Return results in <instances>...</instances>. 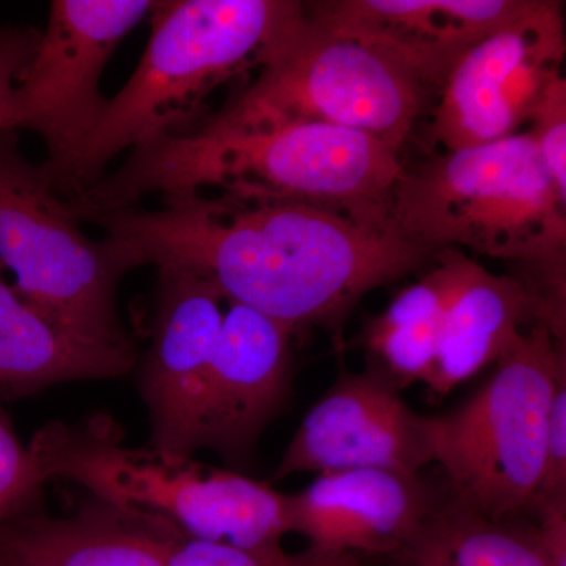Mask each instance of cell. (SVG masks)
<instances>
[{
  "instance_id": "8fae6325",
  "label": "cell",
  "mask_w": 566,
  "mask_h": 566,
  "mask_svg": "<svg viewBox=\"0 0 566 566\" xmlns=\"http://www.w3.org/2000/svg\"><path fill=\"white\" fill-rule=\"evenodd\" d=\"M433 463V417L412 411L394 379L374 363L335 379L305 415L274 479L352 469L419 475Z\"/></svg>"
},
{
  "instance_id": "277c9868",
  "label": "cell",
  "mask_w": 566,
  "mask_h": 566,
  "mask_svg": "<svg viewBox=\"0 0 566 566\" xmlns=\"http://www.w3.org/2000/svg\"><path fill=\"white\" fill-rule=\"evenodd\" d=\"M389 221L433 251L468 249L526 264L524 281L547 308L565 312L566 199L527 132L403 169Z\"/></svg>"
},
{
  "instance_id": "ffe728a7",
  "label": "cell",
  "mask_w": 566,
  "mask_h": 566,
  "mask_svg": "<svg viewBox=\"0 0 566 566\" xmlns=\"http://www.w3.org/2000/svg\"><path fill=\"white\" fill-rule=\"evenodd\" d=\"M452 294V275L431 264L419 281L394 297L368 326L367 348L375 364L400 387L427 381L438 353L439 327Z\"/></svg>"
},
{
  "instance_id": "cb8c5ba5",
  "label": "cell",
  "mask_w": 566,
  "mask_h": 566,
  "mask_svg": "<svg viewBox=\"0 0 566 566\" xmlns=\"http://www.w3.org/2000/svg\"><path fill=\"white\" fill-rule=\"evenodd\" d=\"M566 494V368L558 375L547 419L545 471L534 499ZM532 499V501H534Z\"/></svg>"
},
{
  "instance_id": "8992f818",
  "label": "cell",
  "mask_w": 566,
  "mask_h": 566,
  "mask_svg": "<svg viewBox=\"0 0 566 566\" xmlns=\"http://www.w3.org/2000/svg\"><path fill=\"white\" fill-rule=\"evenodd\" d=\"M259 74L193 132L319 123L378 137L400 153L431 96L381 52L300 13L264 52Z\"/></svg>"
},
{
  "instance_id": "5b68a950",
  "label": "cell",
  "mask_w": 566,
  "mask_h": 566,
  "mask_svg": "<svg viewBox=\"0 0 566 566\" xmlns=\"http://www.w3.org/2000/svg\"><path fill=\"white\" fill-rule=\"evenodd\" d=\"M122 442L118 424L99 416L44 424L28 449L41 485L73 480L96 501L170 536L268 549L293 532L290 494L191 457Z\"/></svg>"
},
{
  "instance_id": "4316f807",
  "label": "cell",
  "mask_w": 566,
  "mask_h": 566,
  "mask_svg": "<svg viewBox=\"0 0 566 566\" xmlns=\"http://www.w3.org/2000/svg\"><path fill=\"white\" fill-rule=\"evenodd\" d=\"M0 566H3L2 564H0Z\"/></svg>"
},
{
  "instance_id": "603a6c76",
  "label": "cell",
  "mask_w": 566,
  "mask_h": 566,
  "mask_svg": "<svg viewBox=\"0 0 566 566\" xmlns=\"http://www.w3.org/2000/svg\"><path fill=\"white\" fill-rule=\"evenodd\" d=\"M41 486L31 452L0 406V524L36 497Z\"/></svg>"
},
{
  "instance_id": "6da1fadb",
  "label": "cell",
  "mask_w": 566,
  "mask_h": 566,
  "mask_svg": "<svg viewBox=\"0 0 566 566\" xmlns=\"http://www.w3.org/2000/svg\"><path fill=\"white\" fill-rule=\"evenodd\" d=\"M81 222L106 230L137 268L186 271L227 303L255 308L293 329H337L365 294L427 270L438 251L394 227L286 200L182 191L158 210L95 212Z\"/></svg>"
},
{
  "instance_id": "2e32d148",
  "label": "cell",
  "mask_w": 566,
  "mask_h": 566,
  "mask_svg": "<svg viewBox=\"0 0 566 566\" xmlns=\"http://www.w3.org/2000/svg\"><path fill=\"white\" fill-rule=\"evenodd\" d=\"M137 365L134 345L96 340L25 300L0 266V397H31L71 381L120 378Z\"/></svg>"
},
{
  "instance_id": "52a82bcc",
  "label": "cell",
  "mask_w": 566,
  "mask_h": 566,
  "mask_svg": "<svg viewBox=\"0 0 566 566\" xmlns=\"http://www.w3.org/2000/svg\"><path fill=\"white\" fill-rule=\"evenodd\" d=\"M485 386L433 417L434 463L453 497L493 520L526 515L545 471L547 419L565 344L535 323L497 360Z\"/></svg>"
},
{
  "instance_id": "484cf974",
  "label": "cell",
  "mask_w": 566,
  "mask_h": 566,
  "mask_svg": "<svg viewBox=\"0 0 566 566\" xmlns=\"http://www.w3.org/2000/svg\"><path fill=\"white\" fill-rule=\"evenodd\" d=\"M526 515L534 516L532 523L551 565L566 566V494L534 499Z\"/></svg>"
},
{
  "instance_id": "9c48e42d",
  "label": "cell",
  "mask_w": 566,
  "mask_h": 566,
  "mask_svg": "<svg viewBox=\"0 0 566 566\" xmlns=\"http://www.w3.org/2000/svg\"><path fill=\"white\" fill-rule=\"evenodd\" d=\"M565 51L564 3L527 0L457 63L439 93L428 139L457 151L521 133L547 87L564 76Z\"/></svg>"
},
{
  "instance_id": "4fadbf2b",
  "label": "cell",
  "mask_w": 566,
  "mask_h": 566,
  "mask_svg": "<svg viewBox=\"0 0 566 566\" xmlns=\"http://www.w3.org/2000/svg\"><path fill=\"white\" fill-rule=\"evenodd\" d=\"M296 333L255 308L227 303L205 385L199 449L248 463L264 428L290 401Z\"/></svg>"
},
{
  "instance_id": "ba28073f",
  "label": "cell",
  "mask_w": 566,
  "mask_h": 566,
  "mask_svg": "<svg viewBox=\"0 0 566 566\" xmlns=\"http://www.w3.org/2000/svg\"><path fill=\"white\" fill-rule=\"evenodd\" d=\"M0 266L25 300L81 334L133 345L117 308L123 275L137 268L132 253L82 230L69 200L22 155L17 129L0 132Z\"/></svg>"
},
{
  "instance_id": "7a4b0ae2",
  "label": "cell",
  "mask_w": 566,
  "mask_h": 566,
  "mask_svg": "<svg viewBox=\"0 0 566 566\" xmlns=\"http://www.w3.org/2000/svg\"><path fill=\"white\" fill-rule=\"evenodd\" d=\"M403 164L370 134L319 123L251 132H191L132 151L114 172L69 199L77 219L137 207L148 196L222 193L314 205L392 227L390 196Z\"/></svg>"
},
{
  "instance_id": "ac0fdd59",
  "label": "cell",
  "mask_w": 566,
  "mask_h": 566,
  "mask_svg": "<svg viewBox=\"0 0 566 566\" xmlns=\"http://www.w3.org/2000/svg\"><path fill=\"white\" fill-rule=\"evenodd\" d=\"M33 501L0 524L3 566H167L170 536L96 501L50 517Z\"/></svg>"
},
{
  "instance_id": "d6986e66",
  "label": "cell",
  "mask_w": 566,
  "mask_h": 566,
  "mask_svg": "<svg viewBox=\"0 0 566 566\" xmlns=\"http://www.w3.org/2000/svg\"><path fill=\"white\" fill-rule=\"evenodd\" d=\"M387 566H553L526 515L493 520L447 490Z\"/></svg>"
},
{
  "instance_id": "7c38bea8",
  "label": "cell",
  "mask_w": 566,
  "mask_h": 566,
  "mask_svg": "<svg viewBox=\"0 0 566 566\" xmlns=\"http://www.w3.org/2000/svg\"><path fill=\"white\" fill-rule=\"evenodd\" d=\"M226 297L186 271L158 270L150 345L137 385L151 422L150 447L172 455L199 450L208 368L221 333Z\"/></svg>"
},
{
  "instance_id": "44dd1931",
  "label": "cell",
  "mask_w": 566,
  "mask_h": 566,
  "mask_svg": "<svg viewBox=\"0 0 566 566\" xmlns=\"http://www.w3.org/2000/svg\"><path fill=\"white\" fill-rule=\"evenodd\" d=\"M167 566H364L359 556L331 553L308 546L303 553H286L283 547L248 549L226 543L170 536Z\"/></svg>"
},
{
  "instance_id": "9a60e30c",
  "label": "cell",
  "mask_w": 566,
  "mask_h": 566,
  "mask_svg": "<svg viewBox=\"0 0 566 566\" xmlns=\"http://www.w3.org/2000/svg\"><path fill=\"white\" fill-rule=\"evenodd\" d=\"M422 474L352 469L316 476L290 494L293 532L331 553L387 557L405 545L446 497Z\"/></svg>"
},
{
  "instance_id": "30bf717a",
  "label": "cell",
  "mask_w": 566,
  "mask_h": 566,
  "mask_svg": "<svg viewBox=\"0 0 566 566\" xmlns=\"http://www.w3.org/2000/svg\"><path fill=\"white\" fill-rule=\"evenodd\" d=\"M151 0H55L39 46L22 73L7 128L31 129L61 161L106 109L99 85L112 55L151 13Z\"/></svg>"
},
{
  "instance_id": "3957f363",
  "label": "cell",
  "mask_w": 566,
  "mask_h": 566,
  "mask_svg": "<svg viewBox=\"0 0 566 566\" xmlns=\"http://www.w3.org/2000/svg\"><path fill=\"white\" fill-rule=\"evenodd\" d=\"M301 7L294 0L155 2L150 39L125 87L70 155L40 164L52 188L73 199L123 151L199 128L212 92L259 69Z\"/></svg>"
},
{
  "instance_id": "e0dca14e",
  "label": "cell",
  "mask_w": 566,
  "mask_h": 566,
  "mask_svg": "<svg viewBox=\"0 0 566 566\" xmlns=\"http://www.w3.org/2000/svg\"><path fill=\"white\" fill-rule=\"evenodd\" d=\"M528 322L547 324L545 305L526 281L491 273L463 252L439 327L433 370L424 385L436 394L452 392L497 363Z\"/></svg>"
},
{
  "instance_id": "5bb4252c",
  "label": "cell",
  "mask_w": 566,
  "mask_h": 566,
  "mask_svg": "<svg viewBox=\"0 0 566 566\" xmlns=\"http://www.w3.org/2000/svg\"><path fill=\"white\" fill-rule=\"evenodd\" d=\"M527 0H326L312 20L381 52L439 96L465 52L512 21Z\"/></svg>"
},
{
  "instance_id": "7402d4cb",
  "label": "cell",
  "mask_w": 566,
  "mask_h": 566,
  "mask_svg": "<svg viewBox=\"0 0 566 566\" xmlns=\"http://www.w3.org/2000/svg\"><path fill=\"white\" fill-rule=\"evenodd\" d=\"M547 174L553 178L557 191L566 199V81L557 77L547 87L542 102L535 109L534 117L528 123Z\"/></svg>"
},
{
  "instance_id": "d4e9b609",
  "label": "cell",
  "mask_w": 566,
  "mask_h": 566,
  "mask_svg": "<svg viewBox=\"0 0 566 566\" xmlns=\"http://www.w3.org/2000/svg\"><path fill=\"white\" fill-rule=\"evenodd\" d=\"M40 32L32 28L0 31V132L7 128L11 96L39 46Z\"/></svg>"
}]
</instances>
